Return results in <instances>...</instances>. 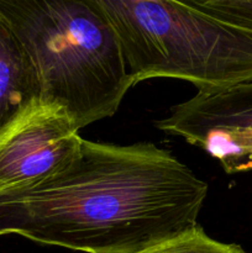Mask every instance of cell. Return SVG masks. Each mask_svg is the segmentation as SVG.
<instances>
[{"mask_svg": "<svg viewBox=\"0 0 252 253\" xmlns=\"http://www.w3.org/2000/svg\"><path fill=\"white\" fill-rule=\"evenodd\" d=\"M208 184L169 151L84 140L63 170L0 192V237L86 253H140L197 226Z\"/></svg>", "mask_w": 252, "mask_h": 253, "instance_id": "6da1fadb", "label": "cell"}, {"mask_svg": "<svg viewBox=\"0 0 252 253\" xmlns=\"http://www.w3.org/2000/svg\"><path fill=\"white\" fill-rule=\"evenodd\" d=\"M42 100L61 105L78 130L118 111L133 86L120 40L95 0H0Z\"/></svg>", "mask_w": 252, "mask_h": 253, "instance_id": "7a4b0ae2", "label": "cell"}, {"mask_svg": "<svg viewBox=\"0 0 252 253\" xmlns=\"http://www.w3.org/2000/svg\"><path fill=\"white\" fill-rule=\"evenodd\" d=\"M120 40L133 85L174 78L209 93L252 81V30L197 0H95Z\"/></svg>", "mask_w": 252, "mask_h": 253, "instance_id": "3957f363", "label": "cell"}, {"mask_svg": "<svg viewBox=\"0 0 252 253\" xmlns=\"http://www.w3.org/2000/svg\"><path fill=\"white\" fill-rule=\"evenodd\" d=\"M83 138L61 105L40 98L0 128V192L24 189L63 170Z\"/></svg>", "mask_w": 252, "mask_h": 253, "instance_id": "277c9868", "label": "cell"}, {"mask_svg": "<svg viewBox=\"0 0 252 253\" xmlns=\"http://www.w3.org/2000/svg\"><path fill=\"white\" fill-rule=\"evenodd\" d=\"M168 135L198 146L230 174L252 170V81L209 93L173 106L156 123Z\"/></svg>", "mask_w": 252, "mask_h": 253, "instance_id": "5b68a950", "label": "cell"}, {"mask_svg": "<svg viewBox=\"0 0 252 253\" xmlns=\"http://www.w3.org/2000/svg\"><path fill=\"white\" fill-rule=\"evenodd\" d=\"M37 96V79L31 62L0 12V128Z\"/></svg>", "mask_w": 252, "mask_h": 253, "instance_id": "8992f818", "label": "cell"}, {"mask_svg": "<svg viewBox=\"0 0 252 253\" xmlns=\"http://www.w3.org/2000/svg\"><path fill=\"white\" fill-rule=\"evenodd\" d=\"M140 253H246L235 244H224L207 235L197 226L166 239Z\"/></svg>", "mask_w": 252, "mask_h": 253, "instance_id": "52a82bcc", "label": "cell"}, {"mask_svg": "<svg viewBox=\"0 0 252 253\" xmlns=\"http://www.w3.org/2000/svg\"><path fill=\"white\" fill-rule=\"evenodd\" d=\"M198 4L230 24L252 30V0H202Z\"/></svg>", "mask_w": 252, "mask_h": 253, "instance_id": "ba28073f", "label": "cell"}]
</instances>
